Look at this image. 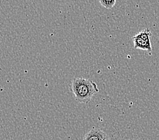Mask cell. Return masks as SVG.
Instances as JSON below:
<instances>
[{"mask_svg": "<svg viewBox=\"0 0 159 140\" xmlns=\"http://www.w3.org/2000/svg\"><path fill=\"white\" fill-rule=\"evenodd\" d=\"M107 135L101 129H92L85 134L83 140H104Z\"/></svg>", "mask_w": 159, "mask_h": 140, "instance_id": "3", "label": "cell"}, {"mask_svg": "<svg viewBox=\"0 0 159 140\" xmlns=\"http://www.w3.org/2000/svg\"><path fill=\"white\" fill-rule=\"evenodd\" d=\"M151 36H152V33L148 28L139 32L137 35L132 38L134 48L148 52L152 51V49L150 40Z\"/></svg>", "mask_w": 159, "mask_h": 140, "instance_id": "2", "label": "cell"}, {"mask_svg": "<svg viewBox=\"0 0 159 140\" xmlns=\"http://www.w3.org/2000/svg\"><path fill=\"white\" fill-rule=\"evenodd\" d=\"M104 140H111V139H110V138H109V137H108V136L107 135V137H106V138H105V139H104Z\"/></svg>", "mask_w": 159, "mask_h": 140, "instance_id": "5", "label": "cell"}, {"mask_svg": "<svg viewBox=\"0 0 159 140\" xmlns=\"http://www.w3.org/2000/svg\"><path fill=\"white\" fill-rule=\"evenodd\" d=\"M99 2L105 8L110 9L115 6L116 0H99Z\"/></svg>", "mask_w": 159, "mask_h": 140, "instance_id": "4", "label": "cell"}, {"mask_svg": "<svg viewBox=\"0 0 159 140\" xmlns=\"http://www.w3.org/2000/svg\"><path fill=\"white\" fill-rule=\"evenodd\" d=\"M70 89L75 99L80 103H88L96 94L99 92L96 83L89 79L75 78L71 82Z\"/></svg>", "mask_w": 159, "mask_h": 140, "instance_id": "1", "label": "cell"}]
</instances>
